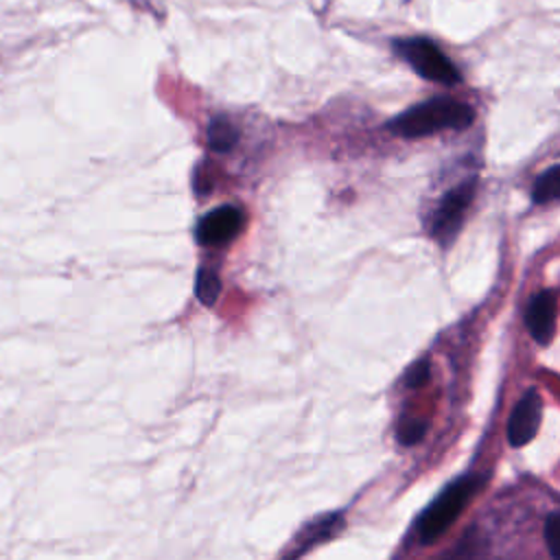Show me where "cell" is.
Listing matches in <instances>:
<instances>
[{
    "instance_id": "obj_1",
    "label": "cell",
    "mask_w": 560,
    "mask_h": 560,
    "mask_svg": "<svg viewBox=\"0 0 560 560\" xmlns=\"http://www.w3.org/2000/svg\"><path fill=\"white\" fill-rule=\"evenodd\" d=\"M472 118L475 112L466 103L440 96L402 112L387 127L392 133L402 138H422L444 129H466Z\"/></svg>"
},
{
    "instance_id": "obj_2",
    "label": "cell",
    "mask_w": 560,
    "mask_h": 560,
    "mask_svg": "<svg viewBox=\"0 0 560 560\" xmlns=\"http://www.w3.org/2000/svg\"><path fill=\"white\" fill-rule=\"evenodd\" d=\"M479 483L481 481L472 475H466V477L448 483L442 490V494L416 521L418 540L422 545H431L435 538H440L453 525V521L464 512L466 503L472 499Z\"/></svg>"
},
{
    "instance_id": "obj_3",
    "label": "cell",
    "mask_w": 560,
    "mask_h": 560,
    "mask_svg": "<svg viewBox=\"0 0 560 560\" xmlns=\"http://www.w3.org/2000/svg\"><path fill=\"white\" fill-rule=\"evenodd\" d=\"M396 52L424 79L455 85L459 83V70L453 66V61L431 42L424 37L413 39H400L396 42Z\"/></svg>"
},
{
    "instance_id": "obj_4",
    "label": "cell",
    "mask_w": 560,
    "mask_h": 560,
    "mask_svg": "<svg viewBox=\"0 0 560 560\" xmlns=\"http://www.w3.org/2000/svg\"><path fill=\"white\" fill-rule=\"evenodd\" d=\"M472 197H475V179H466V182L453 186L440 199V203L431 217L429 232L442 247H448L453 243V238L457 236Z\"/></svg>"
},
{
    "instance_id": "obj_5",
    "label": "cell",
    "mask_w": 560,
    "mask_h": 560,
    "mask_svg": "<svg viewBox=\"0 0 560 560\" xmlns=\"http://www.w3.org/2000/svg\"><path fill=\"white\" fill-rule=\"evenodd\" d=\"M245 225V212L241 206L225 203L201 217L197 223V241L208 247L230 243Z\"/></svg>"
},
{
    "instance_id": "obj_6",
    "label": "cell",
    "mask_w": 560,
    "mask_h": 560,
    "mask_svg": "<svg viewBox=\"0 0 560 560\" xmlns=\"http://www.w3.org/2000/svg\"><path fill=\"white\" fill-rule=\"evenodd\" d=\"M540 416H542L540 396H538L536 389H527L521 396V400L516 402V407L512 409V416L508 420V427H505L508 442L514 448L529 444L534 440V435L538 433Z\"/></svg>"
},
{
    "instance_id": "obj_7",
    "label": "cell",
    "mask_w": 560,
    "mask_h": 560,
    "mask_svg": "<svg viewBox=\"0 0 560 560\" xmlns=\"http://www.w3.org/2000/svg\"><path fill=\"white\" fill-rule=\"evenodd\" d=\"M525 326L538 343H549L556 328V293L538 291L525 308Z\"/></svg>"
},
{
    "instance_id": "obj_8",
    "label": "cell",
    "mask_w": 560,
    "mask_h": 560,
    "mask_svg": "<svg viewBox=\"0 0 560 560\" xmlns=\"http://www.w3.org/2000/svg\"><path fill=\"white\" fill-rule=\"evenodd\" d=\"M343 527V516L341 514H326L319 516L315 521H311L302 534L295 538V547L289 551V556H302L304 551H308L311 547L328 540L330 536H335L339 529Z\"/></svg>"
},
{
    "instance_id": "obj_9",
    "label": "cell",
    "mask_w": 560,
    "mask_h": 560,
    "mask_svg": "<svg viewBox=\"0 0 560 560\" xmlns=\"http://www.w3.org/2000/svg\"><path fill=\"white\" fill-rule=\"evenodd\" d=\"M236 140H238V129L230 118L225 116L212 118V122L208 125V147L212 151L225 153L236 144Z\"/></svg>"
},
{
    "instance_id": "obj_10",
    "label": "cell",
    "mask_w": 560,
    "mask_h": 560,
    "mask_svg": "<svg viewBox=\"0 0 560 560\" xmlns=\"http://www.w3.org/2000/svg\"><path fill=\"white\" fill-rule=\"evenodd\" d=\"M532 199L536 203H549L560 199V164L542 171L532 186Z\"/></svg>"
},
{
    "instance_id": "obj_11",
    "label": "cell",
    "mask_w": 560,
    "mask_h": 560,
    "mask_svg": "<svg viewBox=\"0 0 560 560\" xmlns=\"http://www.w3.org/2000/svg\"><path fill=\"white\" fill-rule=\"evenodd\" d=\"M219 291H221L219 273H217L212 267L199 269L197 282H195V293H197L199 302H203V304H208V306L214 304V300L219 298Z\"/></svg>"
},
{
    "instance_id": "obj_12",
    "label": "cell",
    "mask_w": 560,
    "mask_h": 560,
    "mask_svg": "<svg viewBox=\"0 0 560 560\" xmlns=\"http://www.w3.org/2000/svg\"><path fill=\"white\" fill-rule=\"evenodd\" d=\"M427 429H429V424H427L424 420L407 418V420H402V422L398 424V429H396V438H398V442H400V444H405V446H413V444H418V442L424 438Z\"/></svg>"
},
{
    "instance_id": "obj_13",
    "label": "cell",
    "mask_w": 560,
    "mask_h": 560,
    "mask_svg": "<svg viewBox=\"0 0 560 560\" xmlns=\"http://www.w3.org/2000/svg\"><path fill=\"white\" fill-rule=\"evenodd\" d=\"M545 542L553 558H560V512L545 521Z\"/></svg>"
},
{
    "instance_id": "obj_14",
    "label": "cell",
    "mask_w": 560,
    "mask_h": 560,
    "mask_svg": "<svg viewBox=\"0 0 560 560\" xmlns=\"http://www.w3.org/2000/svg\"><path fill=\"white\" fill-rule=\"evenodd\" d=\"M429 378H431V368H429V361H427V359L416 361V363L407 370V374H405V383H407L409 387H422V385H427Z\"/></svg>"
}]
</instances>
